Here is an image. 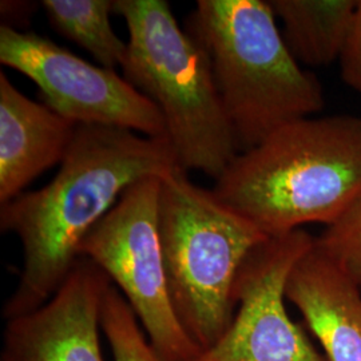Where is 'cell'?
<instances>
[{"label": "cell", "instance_id": "13", "mask_svg": "<svg viewBox=\"0 0 361 361\" xmlns=\"http://www.w3.org/2000/svg\"><path fill=\"white\" fill-rule=\"evenodd\" d=\"M52 28L90 52L101 66H123L128 42L113 30L114 0H44L40 3Z\"/></svg>", "mask_w": 361, "mask_h": 361}, {"label": "cell", "instance_id": "3", "mask_svg": "<svg viewBox=\"0 0 361 361\" xmlns=\"http://www.w3.org/2000/svg\"><path fill=\"white\" fill-rule=\"evenodd\" d=\"M267 0H198L186 31L207 54L238 152L320 113V80L292 55Z\"/></svg>", "mask_w": 361, "mask_h": 361}, {"label": "cell", "instance_id": "12", "mask_svg": "<svg viewBox=\"0 0 361 361\" xmlns=\"http://www.w3.org/2000/svg\"><path fill=\"white\" fill-rule=\"evenodd\" d=\"M283 22V37L297 62L323 67L338 62L357 0H269Z\"/></svg>", "mask_w": 361, "mask_h": 361}, {"label": "cell", "instance_id": "16", "mask_svg": "<svg viewBox=\"0 0 361 361\" xmlns=\"http://www.w3.org/2000/svg\"><path fill=\"white\" fill-rule=\"evenodd\" d=\"M338 63L344 83L361 95V0H357L353 23Z\"/></svg>", "mask_w": 361, "mask_h": 361}, {"label": "cell", "instance_id": "6", "mask_svg": "<svg viewBox=\"0 0 361 361\" xmlns=\"http://www.w3.org/2000/svg\"><path fill=\"white\" fill-rule=\"evenodd\" d=\"M162 176L134 182L79 246L109 276L164 361H190L201 352L182 328L169 295L158 201Z\"/></svg>", "mask_w": 361, "mask_h": 361}, {"label": "cell", "instance_id": "17", "mask_svg": "<svg viewBox=\"0 0 361 361\" xmlns=\"http://www.w3.org/2000/svg\"><path fill=\"white\" fill-rule=\"evenodd\" d=\"M38 7V3L32 1H1V18L6 20V23L1 26L19 30L18 27L20 25L28 23Z\"/></svg>", "mask_w": 361, "mask_h": 361}, {"label": "cell", "instance_id": "4", "mask_svg": "<svg viewBox=\"0 0 361 361\" xmlns=\"http://www.w3.org/2000/svg\"><path fill=\"white\" fill-rule=\"evenodd\" d=\"M114 13L129 31L123 78L159 110L178 168L217 180L238 147L204 49L165 0H114Z\"/></svg>", "mask_w": 361, "mask_h": 361}, {"label": "cell", "instance_id": "1", "mask_svg": "<svg viewBox=\"0 0 361 361\" xmlns=\"http://www.w3.org/2000/svg\"><path fill=\"white\" fill-rule=\"evenodd\" d=\"M176 166L169 138L78 125L51 182L0 209V231L13 233L23 249L19 281L3 307L6 322L51 300L80 258L82 241L130 185Z\"/></svg>", "mask_w": 361, "mask_h": 361}, {"label": "cell", "instance_id": "15", "mask_svg": "<svg viewBox=\"0 0 361 361\" xmlns=\"http://www.w3.org/2000/svg\"><path fill=\"white\" fill-rule=\"evenodd\" d=\"M314 244L361 288V195L348 210L314 238Z\"/></svg>", "mask_w": 361, "mask_h": 361}, {"label": "cell", "instance_id": "9", "mask_svg": "<svg viewBox=\"0 0 361 361\" xmlns=\"http://www.w3.org/2000/svg\"><path fill=\"white\" fill-rule=\"evenodd\" d=\"M110 285L101 268L79 258L50 301L7 320L1 361H104L101 319Z\"/></svg>", "mask_w": 361, "mask_h": 361}, {"label": "cell", "instance_id": "10", "mask_svg": "<svg viewBox=\"0 0 361 361\" xmlns=\"http://www.w3.org/2000/svg\"><path fill=\"white\" fill-rule=\"evenodd\" d=\"M285 297L326 361H361V288L316 244L292 268Z\"/></svg>", "mask_w": 361, "mask_h": 361}, {"label": "cell", "instance_id": "5", "mask_svg": "<svg viewBox=\"0 0 361 361\" xmlns=\"http://www.w3.org/2000/svg\"><path fill=\"white\" fill-rule=\"evenodd\" d=\"M158 225L173 308L194 344L205 350L232 323L243 264L269 237L178 166L161 177Z\"/></svg>", "mask_w": 361, "mask_h": 361}, {"label": "cell", "instance_id": "7", "mask_svg": "<svg viewBox=\"0 0 361 361\" xmlns=\"http://www.w3.org/2000/svg\"><path fill=\"white\" fill-rule=\"evenodd\" d=\"M0 62L30 78L42 104L77 125L168 138L157 106L116 70L91 65L50 39L1 26Z\"/></svg>", "mask_w": 361, "mask_h": 361}, {"label": "cell", "instance_id": "8", "mask_svg": "<svg viewBox=\"0 0 361 361\" xmlns=\"http://www.w3.org/2000/svg\"><path fill=\"white\" fill-rule=\"evenodd\" d=\"M313 244L310 233L298 229L252 250L237 276L232 323L190 361H326L285 308L289 273Z\"/></svg>", "mask_w": 361, "mask_h": 361}, {"label": "cell", "instance_id": "2", "mask_svg": "<svg viewBox=\"0 0 361 361\" xmlns=\"http://www.w3.org/2000/svg\"><path fill=\"white\" fill-rule=\"evenodd\" d=\"M212 190L268 237L328 226L361 195V118L292 122L237 155Z\"/></svg>", "mask_w": 361, "mask_h": 361}, {"label": "cell", "instance_id": "11", "mask_svg": "<svg viewBox=\"0 0 361 361\" xmlns=\"http://www.w3.org/2000/svg\"><path fill=\"white\" fill-rule=\"evenodd\" d=\"M78 125L18 90L0 73V204L25 193L46 170L62 164Z\"/></svg>", "mask_w": 361, "mask_h": 361}, {"label": "cell", "instance_id": "14", "mask_svg": "<svg viewBox=\"0 0 361 361\" xmlns=\"http://www.w3.org/2000/svg\"><path fill=\"white\" fill-rule=\"evenodd\" d=\"M101 324L114 361H164L149 343L129 302L113 284L104 296Z\"/></svg>", "mask_w": 361, "mask_h": 361}]
</instances>
